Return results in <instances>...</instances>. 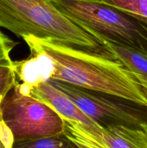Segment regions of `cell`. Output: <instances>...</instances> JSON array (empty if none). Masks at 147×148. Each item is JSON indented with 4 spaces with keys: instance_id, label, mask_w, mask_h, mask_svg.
Returning a JSON list of instances; mask_svg holds the SVG:
<instances>
[{
    "instance_id": "cell-9",
    "label": "cell",
    "mask_w": 147,
    "mask_h": 148,
    "mask_svg": "<svg viewBox=\"0 0 147 148\" xmlns=\"http://www.w3.org/2000/svg\"><path fill=\"white\" fill-rule=\"evenodd\" d=\"M147 25V0H100Z\"/></svg>"
},
{
    "instance_id": "cell-6",
    "label": "cell",
    "mask_w": 147,
    "mask_h": 148,
    "mask_svg": "<svg viewBox=\"0 0 147 148\" xmlns=\"http://www.w3.org/2000/svg\"><path fill=\"white\" fill-rule=\"evenodd\" d=\"M62 119L63 134L75 147L147 148V123L142 127L118 125L94 128Z\"/></svg>"
},
{
    "instance_id": "cell-3",
    "label": "cell",
    "mask_w": 147,
    "mask_h": 148,
    "mask_svg": "<svg viewBox=\"0 0 147 148\" xmlns=\"http://www.w3.org/2000/svg\"><path fill=\"white\" fill-rule=\"evenodd\" d=\"M51 1L68 18L100 43L105 40L147 53V25L127 13L100 1Z\"/></svg>"
},
{
    "instance_id": "cell-11",
    "label": "cell",
    "mask_w": 147,
    "mask_h": 148,
    "mask_svg": "<svg viewBox=\"0 0 147 148\" xmlns=\"http://www.w3.org/2000/svg\"><path fill=\"white\" fill-rule=\"evenodd\" d=\"M17 44V41H14L0 30V66L13 67L14 61L12 60L10 53Z\"/></svg>"
},
{
    "instance_id": "cell-2",
    "label": "cell",
    "mask_w": 147,
    "mask_h": 148,
    "mask_svg": "<svg viewBox=\"0 0 147 148\" xmlns=\"http://www.w3.org/2000/svg\"><path fill=\"white\" fill-rule=\"evenodd\" d=\"M0 27L21 38L31 36L75 49L109 52L94 36L63 14L51 0H0Z\"/></svg>"
},
{
    "instance_id": "cell-14",
    "label": "cell",
    "mask_w": 147,
    "mask_h": 148,
    "mask_svg": "<svg viewBox=\"0 0 147 148\" xmlns=\"http://www.w3.org/2000/svg\"><path fill=\"white\" fill-rule=\"evenodd\" d=\"M95 1H100V0H95Z\"/></svg>"
},
{
    "instance_id": "cell-10",
    "label": "cell",
    "mask_w": 147,
    "mask_h": 148,
    "mask_svg": "<svg viewBox=\"0 0 147 148\" xmlns=\"http://www.w3.org/2000/svg\"><path fill=\"white\" fill-rule=\"evenodd\" d=\"M16 148H74V145L63 133L50 137H42L16 143Z\"/></svg>"
},
{
    "instance_id": "cell-5",
    "label": "cell",
    "mask_w": 147,
    "mask_h": 148,
    "mask_svg": "<svg viewBox=\"0 0 147 148\" xmlns=\"http://www.w3.org/2000/svg\"><path fill=\"white\" fill-rule=\"evenodd\" d=\"M47 81L66 94L99 127L118 125L142 127L147 123L141 109L144 107L142 106L118 96L59 80Z\"/></svg>"
},
{
    "instance_id": "cell-7",
    "label": "cell",
    "mask_w": 147,
    "mask_h": 148,
    "mask_svg": "<svg viewBox=\"0 0 147 148\" xmlns=\"http://www.w3.org/2000/svg\"><path fill=\"white\" fill-rule=\"evenodd\" d=\"M22 93L44 103L56 111L62 118L73 120L90 127H101L83 112L67 95L48 81H40L33 85H25L17 80Z\"/></svg>"
},
{
    "instance_id": "cell-1",
    "label": "cell",
    "mask_w": 147,
    "mask_h": 148,
    "mask_svg": "<svg viewBox=\"0 0 147 148\" xmlns=\"http://www.w3.org/2000/svg\"><path fill=\"white\" fill-rule=\"evenodd\" d=\"M28 58L13 62L19 82L33 85L53 79L118 96L147 107V92L136 77L110 52L75 49L50 39L22 37Z\"/></svg>"
},
{
    "instance_id": "cell-12",
    "label": "cell",
    "mask_w": 147,
    "mask_h": 148,
    "mask_svg": "<svg viewBox=\"0 0 147 148\" xmlns=\"http://www.w3.org/2000/svg\"><path fill=\"white\" fill-rule=\"evenodd\" d=\"M17 81L13 67L0 66V101L14 87Z\"/></svg>"
},
{
    "instance_id": "cell-13",
    "label": "cell",
    "mask_w": 147,
    "mask_h": 148,
    "mask_svg": "<svg viewBox=\"0 0 147 148\" xmlns=\"http://www.w3.org/2000/svg\"><path fill=\"white\" fill-rule=\"evenodd\" d=\"M0 148H10L7 140L1 134H0Z\"/></svg>"
},
{
    "instance_id": "cell-8",
    "label": "cell",
    "mask_w": 147,
    "mask_h": 148,
    "mask_svg": "<svg viewBox=\"0 0 147 148\" xmlns=\"http://www.w3.org/2000/svg\"><path fill=\"white\" fill-rule=\"evenodd\" d=\"M101 43L111 54L120 61L136 77L147 92V53L105 40Z\"/></svg>"
},
{
    "instance_id": "cell-4",
    "label": "cell",
    "mask_w": 147,
    "mask_h": 148,
    "mask_svg": "<svg viewBox=\"0 0 147 148\" xmlns=\"http://www.w3.org/2000/svg\"><path fill=\"white\" fill-rule=\"evenodd\" d=\"M0 108L3 120L12 134L14 145L63 132L61 116L49 106L22 93L17 81L4 97Z\"/></svg>"
}]
</instances>
